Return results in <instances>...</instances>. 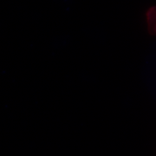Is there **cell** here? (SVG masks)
I'll use <instances>...</instances> for the list:
<instances>
[{
  "instance_id": "6da1fadb",
  "label": "cell",
  "mask_w": 156,
  "mask_h": 156,
  "mask_svg": "<svg viewBox=\"0 0 156 156\" xmlns=\"http://www.w3.org/2000/svg\"><path fill=\"white\" fill-rule=\"evenodd\" d=\"M146 17L148 30L151 33L156 35V7L150 8L147 12Z\"/></svg>"
}]
</instances>
